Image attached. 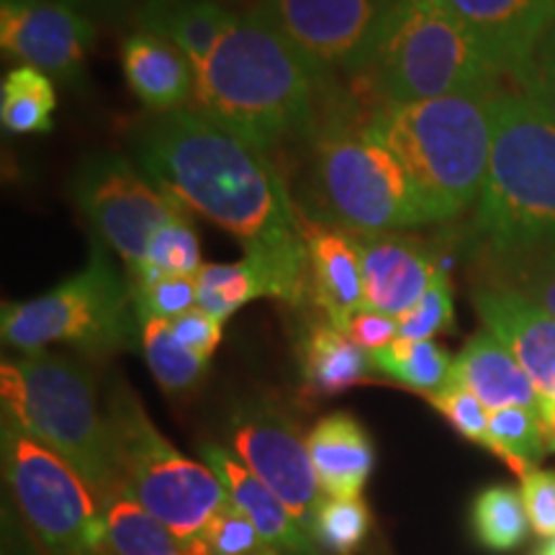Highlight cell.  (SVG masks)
<instances>
[{"label": "cell", "instance_id": "cell-1", "mask_svg": "<svg viewBox=\"0 0 555 555\" xmlns=\"http://www.w3.org/2000/svg\"><path fill=\"white\" fill-rule=\"evenodd\" d=\"M134 163L185 206L234 234L273 278L275 298L309 301L301 211L266 152L196 108L150 119L131 139Z\"/></svg>", "mask_w": 555, "mask_h": 555}, {"label": "cell", "instance_id": "cell-2", "mask_svg": "<svg viewBox=\"0 0 555 555\" xmlns=\"http://www.w3.org/2000/svg\"><path fill=\"white\" fill-rule=\"evenodd\" d=\"M317 73L253 11L232 16L196 67V111L249 147L270 152L317 127Z\"/></svg>", "mask_w": 555, "mask_h": 555}, {"label": "cell", "instance_id": "cell-3", "mask_svg": "<svg viewBox=\"0 0 555 555\" xmlns=\"http://www.w3.org/2000/svg\"><path fill=\"white\" fill-rule=\"evenodd\" d=\"M491 119L474 229L486 260L499 266L555 249V121L522 90H499Z\"/></svg>", "mask_w": 555, "mask_h": 555}, {"label": "cell", "instance_id": "cell-4", "mask_svg": "<svg viewBox=\"0 0 555 555\" xmlns=\"http://www.w3.org/2000/svg\"><path fill=\"white\" fill-rule=\"evenodd\" d=\"M367 119L335 106L309 134L307 170L296 206L304 217L352 234L429 224L404 163L371 134Z\"/></svg>", "mask_w": 555, "mask_h": 555}, {"label": "cell", "instance_id": "cell-5", "mask_svg": "<svg viewBox=\"0 0 555 555\" xmlns=\"http://www.w3.org/2000/svg\"><path fill=\"white\" fill-rule=\"evenodd\" d=\"M494 95L378 101L371 108L367 129L404 163L429 224L461 217L481 196L494 139Z\"/></svg>", "mask_w": 555, "mask_h": 555}, {"label": "cell", "instance_id": "cell-6", "mask_svg": "<svg viewBox=\"0 0 555 555\" xmlns=\"http://www.w3.org/2000/svg\"><path fill=\"white\" fill-rule=\"evenodd\" d=\"M0 397L3 416L65 457L101 506L121 494L108 416L86 365L47 350L24 352L0 365Z\"/></svg>", "mask_w": 555, "mask_h": 555}, {"label": "cell", "instance_id": "cell-7", "mask_svg": "<svg viewBox=\"0 0 555 555\" xmlns=\"http://www.w3.org/2000/svg\"><path fill=\"white\" fill-rule=\"evenodd\" d=\"M360 78L384 103L494 95L502 90V73L440 0H397Z\"/></svg>", "mask_w": 555, "mask_h": 555}, {"label": "cell", "instance_id": "cell-8", "mask_svg": "<svg viewBox=\"0 0 555 555\" xmlns=\"http://www.w3.org/2000/svg\"><path fill=\"white\" fill-rule=\"evenodd\" d=\"M106 416L121 494L134 499L180 538L204 535L208 522L232 504L221 478L206 463L191 461L172 448L124 380L111 388Z\"/></svg>", "mask_w": 555, "mask_h": 555}, {"label": "cell", "instance_id": "cell-9", "mask_svg": "<svg viewBox=\"0 0 555 555\" xmlns=\"http://www.w3.org/2000/svg\"><path fill=\"white\" fill-rule=\"evenodd\" d=\"M134 296L108 260L106 245L95 242L88 266L31 301L5 304L0 317L3 343L21 352L47 345H78L108 352L129 343L134 332Z\"/></svg>", "mask_w": 555, "mask_h": 555}, {"label": "cell", "instance_id": "cell-10", "mask_svg": "<svg viewBox=\"0 0 555 555\" xmlns=\"http://www.w3.org/2000/svg\"><path fill=\"white\" fill-rule=\"evenodd\" d=\"M3 470L13 502L47 555H111L103 506L86 478L9 416Z\"/></svg>", "mask_w": 555, "mask_h": 555}, {"label": "cell", "instance_id": "cell-11", "mask_svg": "<svg viewBox=\"0 0 555 555\" xmlns=\"http://www.w3.org/2000/svg\"><path fill=\"white\" fill-rule=\"evenodd\" d=\"M73 198L95 237L134 268L150 240L183 206L119 152H95L73 176Z\"/></svg>", "mask_w": 555, "mask_h": 555}, {"label": "cell", "instance_id": "cell-12", "mask_svg": "<svg viewBox=\"0 0 555 555\" xmlns=\"http://www.w3.org/2000/svg\"><path fill=\"white\" fill-rule=\"evenodd\" d=\"M397 0H260L253 13L281 34L319 80L363 75Z\"/></svg>", "mask_w": 555, "mask_h": 555}, {"label": "cell", "instance_id": "cell-13", "mask_svg": "<svg viewBox=\"0 0 555 555\" xmlns=\"http://www.w3.org/2000/svg\"><path fill=\"white\" fill-rule=\"evenodd\" d=\"M234 455L288 506V512L317 538V515L322 506L317 470L307 440L281 409L253 401L234 409L229 420Z\"/></svg>", "mask_w": 555, "mask_h": 555}, {"label": "cell", "instance_id": "cell-14", "mask_svg": "<svg viewBox=\"0 0 555 555\" xmlns=\"http://www.w3.org/2000/svg\"><path fill=\"white\" fill-rule=\"evenodd\" d=\"M93 41V21L54 0L0 3L3 52L69 88L86 80V60Z\"/></svg>", "mask_w": 555, "mask_h": 555}, {"label": "cell", "instance_id": "cell-15", "mask_svg": "<svg viewBox=\"0 0 555 555\" xmlns=\"http://www.w3.org/2000/svg\"><path fill=\"white\" fill-rule=\"evenodd\" d=\"M502 75L517 82L555 29V0H440Z\"/></svg>", "mask_w": 555, "mask_h": 555}, {"label": "cell", "instance_id": "cell-16", "mask_svg": "<svg viewBox=\"0 0 555 555\" xmlns=\"http://www.w3.org/2000/svg\"><path fill=\"white\" fill-rule=\"evenodd\" d=\"M474 307L486 332L502 343L545 401H555V317L532 298L502 283L474 291Z\"/></svg>", "mask_w": 555, "mask_h": 555}, {"label": "cell", "instance_id": "cell-17", "mask_svg": "<svg viewBox=\"0 0 555 555\" xmlns=\"http://www.w3.org/2000/svg\"><path fill=\"white\" fill-rule=\"evenodd\" d=\"M352 240L363 266L365 309L393 319L412 311L440 268L433 249L401 232L352 234Z\"/></svg>", "mask_w": 555, "mask_h": 555}, {"label": "cell", "instance_id": "cell-18", "mask_svg": "<svg viewBox=\"0 0 555 555\" xmlns=\"http://www.w3.org/2000/svg\"><path fill=\"white\" fill-rule=\"evenodd\" d=\"M307 242L309 301H314L327 322L347 330V322L365 309L363 266L356 240L347 229L311 221L301 214Z\"/></svg>", "mask_w": 555, "mask_h": 555}, {"label": "cell", "instance_id": "cell-19", "mask_svg": "<svg viewBox=\"0 0 555 555\" xmlns=\"http://www.w3.org/2000/svg\"><path fill=\"white\" fill-rule=\"evenodd\" d=\"M204 463L224 483L234 506L249 517L258 530L273 543L283 555H317L319 540L291 515L288 506L278 499L258 476L240 461L232 450L217 442H204L201 448Z\"/></svg>", "mask_w": 555, "mask_h": 555}, {"label": "cell", "instance_id": "cell-20", "mask_svg": "<svg viewBox=\"0 0 555 555\" xmlns=\"http://www.w3.org/2000/svg\"><path fill=\"white\" fill-rule=\"evenodd\" d=\"M317 481L330 499H360L376 466L371 435L352 414L322 416L307 437Z\"/></svg>", "mask_w": 555, "mask_h": 555}, {"label": "cell", "instance_id": "cell-21", "mask_svg": "<svg viewBox=\"0 0 555 555\" xmlns=\"http://www.w3.org/2000/svg\"><path fill=\"white\" fill-rule=\"evenodd\" d=\"M450 380L466 386L489 412L522 406L543 414L545 399L540 397L535 384L527 376L525 367L517 363V358L491 332H478L468 339L461 356L453 360Z\"/></svg>", "mask_w": 555, "mask_h": 555}, {"label": "cell", "instance_id": "cell-22", "mask_svg": "<svg viewBox=\"0 0 555 555\" xmlns=\"http://www.w3.org/2000/svg\"><path fill=\"white\" fill-rule=\"evenodd\" d=\"M121 69L131 93L157 114L183 108L196 88L191 60L178 47L144 31L124 39Z\"/></svg>", "mask_w": 555, "mask_h": 555}, {"label": "cell", "instance_id": "cell-23", "mask_svg": "<svg viewBox=\"0 0 555 555\" xmlns=\"http://www.w3.org/2000/svg\"><path fill=\"white\" fill-rule=\"evenodd\" d=\"M232 16L214 0H144L137 24L139 31L178 47L196 69L217 47Z\"/></svg>", "mask_w": 555, "mask_h": 555}, {"label": "cell", "instance_id": "cell-24", "mask_svg": "<svg viewBox=\"0 0 555 555\" xmlns=\"http://www.w3.org/2000/svg\"><path fill=\"white\" fill-rule=\"evenodd\" d=\"M371 356L335 324L322 319L301 339V378L311 397H335L367 380Z\"/></svg>", "mask_w": 555, "mask_h": 555}, {"label": "cell", "instance_id": "cell-25", "mask_svg": "<svg viewBox=\"0 0 555 555\" xmlns=\"http://www.w3.org/2000/svg\"><path fill=\"white\" fill-rule=\"evenodd\" d=\"M111 555H211L201 538H180L134 499L116 494L103 504Z\"/></svg>", "mask_w": 555, "mask_h": 555}, {"label": "cell", "instance_id": "cell-26", "mask_svg": "<svg viewBox=\"0 0 555 555\" xmlns=\"http://www.w3.org/2000/svg\"><path fill=\"white\" fill-rule=\"evenodd\" d=\"M57 93L50 75L31 65L9 69L0 86V124L9 134H47L54 129Z\"/></svg>", "mask_w": 555, "mask_h": 555}, {"label": "cell", "instance_id": "cell-27", "mask_svg": "<svg viewBox=\"0 0 555 555\" xmlns=\"http://www.w3.org/2000/svg\"><path fill=\"white\" fill-rule=\"evenodd\" d=\"M275 298L273 278L260 260L247 258L227 266H204L196 275V307L227 322L255 298Z\"/></svg>", "mask_w": 555, "mask_h": 555}, {"label": "cell", "instance_id": "cell-28", "mask_svg": "<svg viewBox=\"0 0 555 555\" xmlns=\"http://www.w3.org/2000/svg\"><path fill=\"white\" fill-rule=\"evenodd\" d=\"M371 356L373 371L412 391L435 397L453 376V358L433 339H393Z\"/></svg>", "mask_w": 555, "mask_h": 555}, {"label": "cell", "instance_id": "cell-29", "mask_svg": "<svg viewBox=\"0 0 555 555\" xmlns=\"http://www.w3.org/2000/svg\"><path fill=\"white\" fill-rule=\"evenodd\" d=\"M139 337H142V350L147 358L152 376L165 393L180 397L189 393L204 380L208 371V358L180 345L172 335L168 319H147L139 324Z\"/></svg>", "mask_w": 555, "mask_h": 555}, {"label": "cell", "instance_id": "cell-30", "mask_svg": "<svg viewBox=\"0 0 555 555\" xmlns=\"http://www.w3.org/2000/svg\"><path fill=\"white\" fill-rule=\"evenodd\" d=\"M476 540L494 553L517 551L530 532L522 494L512 486H489L476 496L470 509Z\"/></svg>", "mask_w": 555, "mask_h": 555}, {"label": "cell", "instance_id": "cell-31", "mask_svg": "<svg viewBox=\"0 0 555 555\" xmlns=\"http://www.w3.org/2000/svg\"><path fill=\"white\" fill-rule=\"evenodd\" d=\"M491 453H496L515 474L527 476L547 453L545 427L540 414L522 406L496 409L489 414Z\"/></svg>", "mask_w": 555, "mask_h": 555}, {"label": "cell", "instance_id": "cell-32", "mask_svg": "<svg viewBox=\"0 0 555 555\" xmlns=\"http://www.w3.org/2000/svg\"><path fill=\"white\" fill-rule=\"evenodd\" d=\"M189 206H180L172 217L157 229L155 237L150 240L147 255L144 260L155 262L168 275H185L196 278L198 270L204 268L201 262V242L196 227L189 219Z\"/></svg>", "mask_w": 555, "mask_h": 555}, {"label": "cell", "instance_id": "cell-33", "mask_svg": "<svg viewBox=\"0 0 555 555\" xmlns=\"http://www.w3.org/2000/svg\"><path fill=\"white\" fill-rule=\"evenodd\" d=\"M399 322V339H433L440 332L453 330L455 309H453V281L446 266L437 268V273L429 283L427 294L420 298V304Z\"/></svg>", "mask_w": 555, "mask_h": 555}, {"label": "cell", "instance_id": "cell-34", "mask_svg": "<svg viewBox=\"0 0 555 555\" xmlns=\"http://www.w3.org/2000/svg\"><path fill=\"white\" fill-rule=\"evenodd\" d=\"M371 527L363 499H327L319 506L317 540L332 553L352 555L363 545Z\"/></svg>", "mask_w": 555, "mask_h": 555}, {"label": "cell", "instance_id": "cell-35", "mask_svg": "<svg viewBox=\"0 0 555 555\" xmlns=\"http://www.w3.org/2000/svg\"><path fill=\"white\" fill-rule=\"evenodd\" d=\"M201 540L211 555H283L234 502L208 522Z\"/></svg>", "mask_w": 555, "mask_h": 555}, {"label": "cell", "instance_id": "cell-36", "mask_svg": "<svg viewBox=\"0 0 555 555\" xmlns=\"http://www.w3.org/2000/svg\"><path fill=\"white\" fill-rule=\"evenodd\" d=\"M499 268H502V275H499L502 286L517 288L519 294L532 298L538 307L555 317V249L499 262Z\"/></svg>", "mask_w": 555, "mask_h": 555}, {"label": "cell", "instance_id": "cell-37", "mask_svg": "<svg viewBox=\"0 0 555 555\" xmlns=\"http://www.w3.org/2000/svg\"><path fill=\"white\" fill-rule=\"evenodd\" d=\"M139 324L147 319H176L196 309V278L165 275L152 286H131Z\"/></svg>", "mask_w": 555, "mask_h": 555}, {"label": "cell", "instance_id": "cell-38", "mask_svg": "<svg viewBox=\"0 0 555 555\" xmlns=\"http://www.w3.org/2000/svg\"><path fill=\"white\" fill-rule=\"evenodd\" d=\"M433 406L453 425L463 437H468L476 446L491 450V433H489V409H486L478 397L468 391L466 386L448 380L442 391L429 397Z\"/></svg>", "mask_w": 555, "mask_h": 555}, {"label": "cell", "instance_id": "cell-39", "mask_svg": "<svg viewBox=\"0 0 555 555\" xmlns=\"http://www.w3.org/2000/svg\"><path fill=\"white\" fill-rule=\"evenodd\" d=\"M522 494L527 517L540 538H555V470H530L522 476Z\"/></svg>", "mask_w": 555, "mask_h": 555}, {"label": "cell", "instance_id": "cell-40", "mask_svg": "<svg viewBox=\"0 0 555 555\" xmlns=\"http://www.w3.org/2000/svg\"><path fill=\"white\" fill-rule=\"evenodd\" d=\"M519 88L555 121V29L538 47L535 60L519 80Z\"/></svg>", "mask_w": 555, "mask_h": 555}, {"label": "cell", "instance_id": "cell-41", "mask_svg": "<svg viewBox=\"0 0 555 555\" xmlns=\"http://www.w3.org/2000/svg\"><path fill=\"white\" fill-rule=\"evenodd\" d=\"M221 327H224V322H219L217 317L206 314V311L198 307L170 319V330L178 343L208 360H211L214 350H217L221 343Z\"/></svg>", "mask_w": 555, "mask_h": 555}, {"label": "cell", "instance_id": "cell-42", "mask_svg": "<svg viewBox=\"0 0 555 555\" xmlns=\"http://www.w3.org/2000/svg\"><path fill=\"white\" fill-rule=\"evenodd\" d=\"M347 337L365 352H376L380 347L391 345L399 339V322L388 314H378V311H358L356 317L347 322Z\"/></svg>", "mask_w": 555, "mask_h": 555}, {"label": "cell", "instance_id": "cell-43", "mask_svg": "<svg viewBox=\"0 0 555 555\" xmlns=\"http://www.w3.org/2000/svg\"><path fill=\"white\" fill-rule=\"evenodd\" d=\"M54 3L67 5V9L82 13V16H119L137 0H54Z\"/></svg>", "mask_w": 555, "mask_h": 555}, {"label": "cell", "instance_id": "cell-44", "mask_svg": "<svg viewBox=\"0 0 555 555\" xmlns=\"http://www.w3.org/2000/svg\"><path fill=\"white\" fill-rule=\"evenodd\" d=\"M540 420H543V427H545L547 453H555V404H547V401H545Z\"/></svg>", "mask_w": 555, "mask_h": 555}, {"label": "cell", "instance_id": "cell-45", "mask_svg": "<svg viewBox=\"0 0 555 555\" xmlns=\"http://www.w3.org/2000/svg\"><path fill=\"white\" fill-rule=\"evenodd\" d=\"M540 555H555V538H553V543H547L543 551H540Z\"/></svg>", "mask_w": 555, "mask_h": 555}, {"label": "cell", "instance_id": "cell-46", "mask_svg": "<svg viewBox=\"0 0 555 555\" xmlns=\"http://www.w3.org/2000/svg\"><path fill=\"white\" fill-rule=\"evenodd\" d=\"M547 404H555V401H547Z\"/></svg>", "mask_w": 555, "mask_h": 555}]
</instances>
